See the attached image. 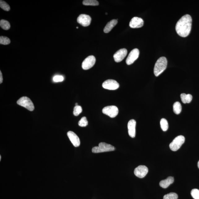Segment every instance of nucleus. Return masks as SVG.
Masks as SVG:
<instances>
[{"label":"nucleus","mask_w":199,"mask_h":199,"mask_svg":"<svg viewBox=\"0 0 199 199\" xmlns=\"http://www.w3.org/2000/svg\"><path fill=\"white\" fill-rule=\"evenodd\" d=\"M198 167L199 169V161H198Z\"/></svg>","instance_id":"nucleus-31"},{"label":"nucleus","mask_w":199,"mask_h":199,"mask_svg":"<svg viewBox=\"0 0 199 199\" xmlns=\"http://www.w3.org/2000/svg\"><path fill=\"white\" fill-rule=\"evenodd\" d=\"M185 141V137L179 136L176 137L169 145L170 149L173 151H177L180 148Z\"/></svg>","instance_id":"nucleus-5"},{"label":"nucleus","mask_w":199,"mask_h":199,"mask_svg":"<svg viewBox=\"0 0 199 199\" xmlns=\"http://www.w3.org/2000/svg\"><path fill=\"white\" fill-rule=\"evenodd\" d=\"M0 26L5 30H8L11 28V25L9 22L4 20H2L0 21Z\"/></svg>","instance_id":"nucleus-20"},{"label":"nucleus","mask_w":199,"mask_h":199,"mask_svg":"<svg viewBox=\"0 0 199 199\" xmlns=\"http://www.w3.org/2000/svg\"><path fill=\"white\" fill-rule=\"evenodd\" d=\"M102 112L105 115L113 118L117 115L119 113V109L116 106H108L103 108Z\"/></svg>","instance_id":"nucleus-6"},{"label":"nucleus","mask_w":199,"mask_h":199,"mask_svg":"<svg viewBox=\"0 0 199 199\" xmlns=\"http://www.w3.org/2000/svg\"><path fill=\"white\" fill-rule=\"evenodd\" d=\"M96 59L93 55H90L87 57L82 63V67L84 70H88L92 68L95 64Z\"/></svg>","instance_id":"nucleus-7"},{"label":"nucleus","mask_w":199,"mask_h":199,"mask_svg":"<svg viewBox=\"0 0 199 199\" xmlns=\"http://www.w3.org/2000/svg\"><path fill=\"white\" fill-rule=\"evenodd\" d=\"M11 43V40L8 37L5 36L0 37V44L3 45H8Z\"/></svg>","instance_id":"nucleus-23"},{"label":"nucleus","mask_w":199,"mask_h":199,"mask_svg":"<svg viewBox=\"0 0 199 199\" xmlns=\"http://www.w3.org/2000/svg\"><path fill=\"white\" fill-rule=\"evenodd\" d=\"M79 126L81 127H86L88 125V121L85 117H84L81 119L78 123Z\"/></svg>","instance_id":"nucleus-27"},{"label":"nucleus","mask_w":199,"mask_h":199,"mask_svg":"<svg viewBox=\"0 0 199 199\" xmlns=\"http://www.w3.org/2000/svg\"><path fill=\"white\" fill-rule=\"evenodd\" d=\"M67 136L73 145L76 147L80 146V140L77 135L72 131H69L67 133Z\"/></svg>","instance_id":"nucleus-15"},{"label":"nucleus","mask_w":199,"mask_h":199,"mask_svg":"<svg viewBox=\"0 0 199 199\" xmlns=\"http://www.w3.org/2000/svg\"><path fill=\"white\" fill-rule=\"evenodd\" d=\"M53 80L55 82H61L64 80V78L61 75H56L54 76Z\"/></svg>","instance_id":"nucleus-29"},{"label":"nucleus","mask_w":199,"mask_h":199,"mask_svg":"<svg viewBox=\"0 0 199 199\" xmlns=\"http://www.w3.org/2000/svg\"><path fill=\"white\" fill-rule=\"evenodd\" d=\"M115 150V147L111 145L106 143L105 142H101L98 145V146H95L92 148V152L94 153H99L113 151Z\"/></svg>","instance_id":"nucleus-3"},{"label":"nucleus","mask_w":199,"mask_h":199,"mask_svg":"<svg viewBox=\"0 0 199 199\" xmlns=\"http://www.w3.org/2000/svg\"><path fill=\"white\" fill-rule=\"evenodd\" d=\"M1 156L0 155V160H1Z\"/></svg>","instance_id":"nucleus-32"},{"label":"nucleus","mask_w":199,"mask_h":199,"mask_svg":"<svg viewBox=\"0 0 199 199\" xmlns=\"http://www.w3.org/2000/svg\"><path fill=\"white\" fill-rule=\"evenodd\" d=\"M83 5L86 6H96L99 5V3L96 0H84L83 2Z\"/></svg>","instance_id":"nucleus-21"},{"label":"nucleus","mask_w":199,"mask_h":199,"mask_svg":"<svg viewBox=\"0 0 199 199\" xmlns=\"http://www.w3.org/2000/svg\"><path fill=\"white\" fill-rule=\"evenodd\" d=\"M77 28H78V27H77Z\"/></svg>","instance_id":"nucleus-34"},{"label":"nucleus","mask_w":199,"mask_h":199,"mask_svg":"<svg viewBox=\"0 0 199 199\" xmlns=\"http://www.w3.org/2000/svg\"><path fill=\"white\" fill-rule=\"evenodd\" d=\"M82 107L80 106H75L73 109V113L74 115L77 116L82 113Z\"/></svg>","instance_id":"nucleus-26"},{"label":"nucleus","mask_w":199,"mask_h":199,"mask_svg":"<svg viewBox=\"0 0 199 199\" xmlns=\"http://www.w3.org/2000/svg\"><path fill=\"white\" fill-rule=\"evenodd\" d=\"M136 122L134 119H131L128 123V134L131 138H134L136 136Z\"/></svg>","instance_id":"nucleus-14"},{"label":"nucleus","mask_w":199,"mask_h":199,"mask_svg":"<svg viewBox=\"0 0 199 199\" xmlns=\"http://www.w3.org/2000/svg\"><path fill=\"white\" fill-rule=\"evenodd\" d=\"M91 20V17L89 15L86 14H81L77 19V22L79 24L84 27L89 26Z\"/></svg>","instance_id":"nucleus-11"},{"label":"nucleus","mask_w":199,"mask_h":199,"mask_svg":"<svg viewBox=\"0 0 199 199\" xmlns=\"http://www.w3.org/2000/svg\"><path fill=\"white\" fill-rule=\"evenodd\" d=\"M167 61L165 57L159 58L156 62L154 68V73L156 76H158L167 68Z\"/></svg>","instance_id":"nucleus-2"},{"label":"nucleus","mask_w":199,"mask_h":199,"mask_svg":"<svg viewBox=\"0 0 199 199\" xmlns=\"http://www.w3.org/2000/svg\"><path fill=\"white\" fill-rule=\"evenodd\" d=\"M180 97L181 101L184 104L190 103L193 99V96L190 94L182 93L181 94Z\"/></svg>","instance_id":"nucleus-18"},{"label":"nucleus","mask_w":199,"mask_h":199,"mask_svg":"<svg viewBox=\"0 0 199 199\" xmlns=\"http://www.w3.org/2000/svg\"><path fill=\"white\" fill-rule=\"evenodd\" d=\"M174 179L172 177L170 176L167 178L162 180L159 183L160 186L164 188H167L169 185L173 183Z\"/></svg>","instance_id":"nucleus-16"},{"label":"nucleus","mask_w":199,"mask_h":199,"mask_svg":"<svg viewBox=\"0 0 199 199\" xmlns=\"http://www.w3.org/2000/svg\"><path fill=\"white\" fill-rule=\"evenodd\" d=\"M192 19L190 15H186L181 17L178 21L175 30L179 35L181 37L188 36L191 32Z\"/></svg>","instance_id":"nucleus-1"},{"label":"nucleus","mask_w":199,"mask_h":199,"mask_svg":"<svg viewBox=\"0 0 199 199\" xmlns=\"http://www.w3.org/2000/svg\"><path fill=\"white\" fill-rule=\"evenodd\" d=\"M127 54V50L125 48L120 49L114 55V59L116 62H120L126 57Z\"/></svg>","instance_id":"nucleus-12"},{"label":"nucleus","mask_w":199,"mask_h":199,"mask_svg":"<svg viewBox=\"0 0 199 199\" xmlns=\"http://www.w3.org/2000/svg\"><path fill=\"white\" fill-rule=\"evenodd\" d=\"M106 15H107V13H106Z\"/></svg>","instance_id":"nucleus-33"},{"label":"nucleus","mask_w":199,"mask_h":199,"mask_svg":"<svg viewBox=\"0 0 199 199\" xmlns=\"http://www.w3.org/2000/svg\"><path fill=\"white\" fill-rule=\"evenodd\" d=\"M3 76H2V73L1 72V71H0V84H1L3 82Z\"/></svg>","instance_id":"nucleus-30"},{"label":"nucleus","mask_w":199,"mask_h":199,"mask_svg":"<svg viewBox=\"0 0 199 199\" xmlns=\"http://www.w3.org/2000/svg\"><path fill=\"white\" fill-rule=\"evenodd\" d=\"M0 7L3 10L6 11H9L11 9L9 5L7 4L5 1H2V0L0 1Z\"/></svg>","instance_id":"nucleus-25"},{"label":"nucleus","mask_w":199,"mask_h":199,"mask_svg":"<svg viewBox=\"0 0 199 199\" xmlns=\"http://www.w3.org/2000/svg\"><path fill=\"white\" fill-rule=\"evenodd\" d=\"M173 109L175 114L176 115L180 114L182 110V107L180 103L178 102H175L173 104Z\"/></svg>","instance_id":"nucleus-19"},{"label":"nucleus","mask_w":199,"mask_h":199,"mask_svg":"<svg viewBox=\"0 0 199 199\" xmlns=\"http://www.w3.org/2000/svg\"><path fill=\"white\" fill-rule=\"evenodd\" d=\"M140 54V51L137 48H135L131 51L128 57L126 63L128 65L132 64L138 58Z\"/></svg>","instance_id":"nucleus-9"},{"label":"nucleus","mask_w":199,"mask_h":199,"mask_svg":"<svg viewBox=\"0 0 199 199\" xmlns=\"http://www.w3.org/2000/svg\"><path fill=\"white\" fill-rule=\"evenodd\" d=\"M191 196L194 199H199V190L197 189H194L191 191Z\"/></svg>","instance_id":"nucleus-28"},{"label":"nucleus","mask_w":199,"mask_h":199,"mask_svg":"<svg viewBox=\"0 0 199 199\" xmlns=\"http://www.w3.org/2000/svg\"><path fill=\"white\" fill-rule=\"evenodd\" d=\"M103 87L106 89L115 90L119 88V84L116 81L113 80H109L103 82L102 84Z\"/></svg>","instance_id":"nucleus-8"},{"label":"nucleus","mask_w":199,"mask_h":199,"mask_svg":"<svg viewBox=\"0 0 199 199\" xmlns=\"http://www.w3.org/2000/svg\"><path fill=\"white\" fill-rule=\"evenodd\" d=\"M17 103L18 105L26 108L30 111H33L34 106L32 100L27 97L24 96L21 97L17 101Z\"/></svg>","instance_id":"nucleus-4"},{"label":"nucleus","mask_w":199,"mask_h":199,"mask_svg":"<svg viewBox=\"0 0 199 199\" xmlns=\"http://www.w3.org/2000/svg\"><path fill=\"white\" fill-rule=\"evenodd\" d=\"M118 21L117 20L113 19L107 23V25L104 28V32L107 33L110 32L112 29L117 24Z\"/></svg>","instance_id":"nucleus-17"},{"label":"nucleus","mask_w":199,"mask_h":199,"mask_svg":"<svg viewBox=\"0 0 199 199\" xmlns=\"http://www.w3.org/2000/svg\"><path fill=\"white\" fill-rule=\"evenodd\" d=\"M144 24L143 20L142 18L136 17H133L129 23V26L133 28H141Z\"/></svg>","instance_id":"nucleus-13"},{"label":"nucleus","mask_w":199,"mask_h":199,"mask_svg":"<svg viewBox=\"0 0 199 199\" xmlns=\"http://www.w3.org/2000/svg\"><path fill=\"white\" fill-rule=\"evenodd\" d=\"M148 169L147 167L144 165H140L137 167L134 170V174L136 177L140 178H143L147 174Z\"/></svg>","instance_id":"nucleus-10"},{"label":"nucleus","mask_w":199,"mask_h":199,"mask_svg":"<svg viewBox=\"0 0 199 199\" xmlns=\"http://www.w3.org/2000/svg\"><path fill=\"white\" fill-rule=\"evenodd\" d=\"M160 124L162 130L163 131H167L169 128V125L167 119H162L160 120Z\"/></svg>","instance_id":"nucleus-22"},{"label":"nucleus","mask_w":199,"mask_h":199,"mask_svg":"<svg viewBox=\"0 0 199 199\" xmlns=\"http://www.w3.org/2000/svg\"><path fill=\"white\" fill-rule=\"evenodd\" d=\"M178 196L174 193H171L166 194L163 197V199H177Z\"/></svg>","instance_id":"nucleus-24"}]
</instances>
